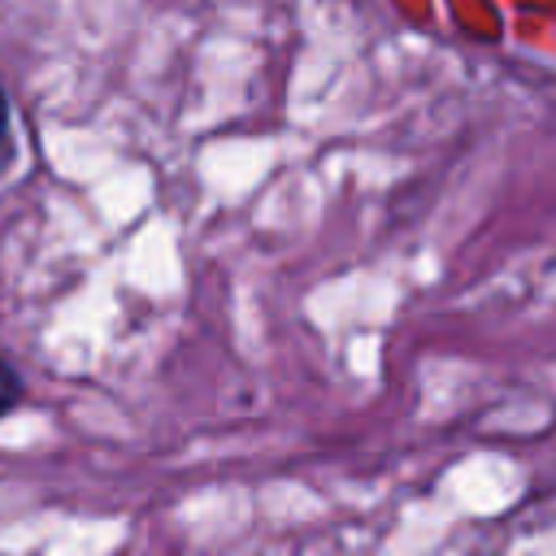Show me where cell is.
Returning a JSON list of instances; mask_svg holds the SVG:
<instances>
[{
    "mask_svg": "<svg viewBox=\"0 0 556 556\" xmlns=\"http://www.w3.org/2000/svg\"><path fill=\"white\" fill-rule=\"evenodd\" d=\"M13 400H17V378H13V374L0 365V413H4Z\"/></svg>",
    "mask_w": 556,
    "mask_h": 556,
    "instance_id": "1",
    "label": "cell"
},
{
    "mask_svg": "<svg viewBox=\"0 0 556 556\" xmlns=\"http://www.w3.org/2000/svg\"><path fill=\"white\" fill-rule=\"evenodd\" d=\"M4 122H9V109H4V96H0V135H4Z\"/></svg>",
    "mask_w": 556,
    "mask_h": 556,
    "instance_id": "2",
    "label": "cell"
}]
</instances>
